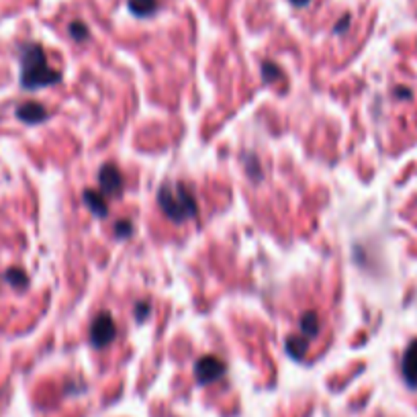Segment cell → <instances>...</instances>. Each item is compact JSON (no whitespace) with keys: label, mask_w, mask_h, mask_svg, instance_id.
I'll return each mask as SVG.
<instances>
[{"label":"cell","mask_w":417,"mask_h":417,"mask_svg":"<svg viewBox=\"0 0 417 417\" xmlns=\"http://www.w3.org/2000/svg\"><path fill=\"white\" fill-rule=\"evenodd\" d=\"M129 8L137 17H148L158 8V0H129Z\"/></svg>","instance_id":"10"},{"label":"cell","mask_w":417,"mask_h":417,"mask_svg":"<svg viewBox=\"0 0 417 417\" xmlns=\"http://www.w3.org/2000/svg\"><path fill=\"white\" fill-rule=\"evenodd\" d=\"M84 201L88 203V207H90L96 215H101V217L107 215V203H105V198H103L99 192H94V190H86V192H84Z\"/></svg>","instance_id":"9"},{"label":"cell","mask_w":417,"mask_h":417,"mask_svg":"<svg viewBox=\"0 0 417 417\" xmlns=\"http://www.w3.org/2000/svg\"><path fill=\"white\" fill-rule=\"evenodd\" d=\"M99 182H101V189L107 196H119V192L123 190L121 172L117 170V166H113V164L103 166V170L99 174Z\"/></svg>","instance_id":"5"},{"label":"cell","mask_w":417,"mask_h":417,"mask_svg":"<svg viewBox=\"0 0 417 417\" xmlns=\"http://www.w3.org/2000/svg\"><path fill=\"white\" fill-rule=\"evenodd\" d=\"M301 330H303L305 338L311 340L319 334V317L313 311H307L301 315Z\"/></svg>","instance_id":"8"},{"label":"cell","mask_w":417,"mask_h":417,"mask_svg":"<svg viewBox=\"0 0 417 417\" xmlns=\"http://www.w3.org/2000/svg\"><path fill=\"white\" fill-rule=\"evenodd\" d=\"M293 2H295V4H297V6H303V4H307V2H309V0H293Z\"/></svg>","instance_id":"14"},{"label":"cell","mask_w":417,"mask_h":417,"mask_svg":"<svg viewBox=\"0 0 417 417\" xmlns=\"http://www.w3.org/2000/svg\"><path fill=\"white\" fill-rule=\"evenodd\" d=\"M72 35L78 39H84L86 37V27H84L82 23H74V25H72Z\"/></svg>","instance_id":"13"},{"label":"cell","mask_w":417,"mask_h":417,"mask_svg":"<svg viewBox=\"0 0 417 417\" xmlns=\"http://www.w3.org/2000/svg\"><path fill=\"white\" fill-rule=\"evenodd\" d=\"M114 334H117V327L109 313H101L90 327V340L96 348H105L107 343H111L114 340Z\"/></svg>","instance_id":"3"},{"label":"cell","mask_w":417,"mask_h":417,"mask_svg":"<svg viewBox=\"0 0 417 417\" xmlns=\"http://www.w3.org/2000/svg\"><path fill=\"white\" fill-rule=\"evenodd\" d=\"M158 203H160L162 211L176 223L187 221L196 213V201L185 185L164 187L158 194Z\"/></svg>","instance_id":"2"},{"label":"cell","mask_w":417,"mask_h":417,"mask_svg":"<svg viewBox=\"0 0 417 417\" xmlns=\"http://www.w3.org/2000/svg\"><path fill=\"white\" fill-rule=\"evenodd\" d=\"M23 86L25 88H41L60 82V72L49 68L47 58L39 45H29L23 51Z\"/></svg>","instance_id":"1"},{"label":"cell","mask_w":417,"mask_h":417,"mask_svg":"<svg viewBox=\"0 0 417 417\" xmlns=\"http://www.w3.org/2000/svg\"><path fill=\"white\" fill-rule=\"evenodd\" d=\"M403 377L409 386L417 389V340L409 343L403 356Z\"/></svg>","instance_id":"6"},{"label":"cell","mask_w":417,"mask_h":417,"mask_svg":"<svg viewBox=\"0 0 417 417\" xmlns=\"http://www.w3.org/2000/svg\"><path fill=\"white\" fill-rule=\"evenodd\" d=\"M287 350H289L291 356L301 358L305 354V350H307V338H291L289 343H287Z\"/></svg>","instance_id":"11"},{"label":"cell","mask_w":417,"mask_h":417,"mask_svg":"<svg viewBox=\"0 0 417 417\" xmlns=\"http://www.w3.org/2000/svg\"><path fill=\"white\" fill-rule=\"evenodd\" d=\"M6 280H8L10 284L19 287V289L27 284V276H25V272H23V270H17V268H12V270L6 272Z\"/></svg>","instance_id":"12"},{"label":"cell","mask_w":417,"mask_h":417,"mask_svg":"<svg viewBox=\"0 0 417 417\" xmlns=\"http://www.w3.org/2000/svg\"><path fill=\"white\" fill-rule=\"evenodd\" d=\"M19 119H23L25 123H37L41 119H45V109L39 103H25L19 107Z\"/></svg>","instance_id":"7"},{"label":"cell","mask_w":417,"mask_h":417,"mask_svg":"<svg viewBox=\"0 0 417 417\" xmlns=\"http://www.w3.org/2000/svg\"><path fill=\"white\" fill-rule=\"evenodd\" d=\"M223 373H225V364L215 356H205L194 366V375H196V379H198L201 384L215 382V380L223 377Z\"/></svg>","instance_id":"4"}]
</instances>
